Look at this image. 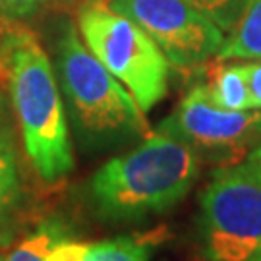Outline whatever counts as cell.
Listing matches in <instances>:
<instances>
[{
    "mask_svg": "<svg viewBox=\"0 0 261 261\" xmlns=\"http://www.w3.org/2000/svg\"><path fill=\"white\" fill-rule=\"evenodd\" d=\"M56 80L87 145H118L153 134L130 91L85 47L72 23H64L56 39Z\"/></svg>",
    "mask_w": 261,
    "mask_h": 261,
    "instance_id": "obj_3",
    "label": "cell"
},
{
    "mask_svg": "<svg viewBox=\"0 0 261 261\" xmlns=\"http://www.w3.org/2000/svg\"><path fill=\"white\" fill-rule=\"evenodd\" d=\"M89 2H93V0H89Z\"/></svg>",
    "mask_w": 261,
    "mask_h": 261,
    "instance_id": "obj_22",
    "label": "cell"
},
{
    "mask_svg": "<svg viewBox=\"0 0 261 261\" xmlns=\"http://www.w3.org/2000/svg\"><path fill=\"white\" fill-rule=\"evenodd\" d=\"M109 6L136 21L178 72H196L224 43V31L186 0H111Z\"/></svg>",
    "mask_w": 261,
    "mask_h": 261,
    "instance_id": "obj_6",
    "label": "cell"
},
{
    "mask_svg": "<svg viewBox=\"0 0 261 261\" xmlns=\"http://www.w3.org/2000/svg\"><path fill=\"white\" fill-rule=\"evenodd\" d=\"M246 77H248L253 111H261V60L246 62Z\"/></svg>",
    "mask_w": 261,
    "mask_h": 261,
    "instance_id": "obj_16",
    "label": "cell"
},
{
    "mask_svg": "<svg viewBox=\"0 0 261 261\" xmlns=\"http://www.w3.org/2000/svg\"><path fill=\"white\" fill-rule=\"evenodd\" d=\"M209 261H261V180L248 163L215 170L199 199Z\"/></svg>",
    "mask_w": 261,
    "mask_h": 261,
    "instance_id": "obj_5",
    "label": "cell"
},
{
    "mask_svg": "<svg viewBox=\"0 0 261 261\" xmlns=\"http://www.w3.org/2000/svg\"><path fill=\"white\" fill-rule=\"evenodd\" d=\"M186 2L199 10L201 14H205L223 31L230 33L248 0H186Z\"/></svg>",
    "mask_w": 261,
    "mask_h": 261,
    "instance_id": "obj_13",
    "label": "cell"
},
{
    "mask_svg": "<svg viewBox=\"0 0 261 261\" xmlns=\"http://www.w3.org/2000/svg\"><path fill=\"white\" fill-rule=\"evenodd\" d=\"M2 85L10 93L31 167L45 182L68 176L75 161L60 85L45 48L29 29L19 33Z\"/></svg>",
    "mask_w": 261,
    "mask_h": 261,
    "instance_id": "obj_2",
    "label": "cell"
},
{
    "mask_svg": "<svg viewBox=\"0 0 261 261\" xmlns=\"http://www.w3.org/2000/svg\"><path fill=\"white\" fill-rule=\"evenodd\" d=\"M159 130L186 141L201 159L230 167L259 141L261 111L219 109L209 101L203 85L197 84L184 95L176 111L161 122Z\"/></svg>",
    "mask_w": 261,
    "mask_h": 261,
    "instance_id": "obj_7",
    "label": "cell"
},
{
    "mask_svg": "<svg viewBox=\"0 0 261 261\" xmlns=\"http://www.w3.org/2000/svg\"><path fill=\"white\" fill-rule=\"evenodd\" d=\"M47 0H0V10L10 18L29 16Z\"/></svg>",
    "mask_w": 261,
    "mask_h": 261,
    "instance_id": "obj_17",
    "label": "cell"
},
{
    "mask_svg": "<svg viewBox=\"0 0 261 261\" xmlns=\"http://www.w3.org/2000/svg\"><path fill=\"white\" fill-rule=\"evenodd\" d=\"M19 205H21V176L12 140L0 143V248L16 238Z\"/></svg>",
    "mask_w": 261,
    "mask_h": 261,
    "instance_id": "obj_9",
    "label": "cell"
},
{
    "mask_svg": "<svg viewBox=\"0 0 261 261\" xmlns=\"http://www.w3.org/2000/svg\"><path fill=\"white\" fill-rule=\"evenodd\" d=\"M85 47L120 82L143 112L168 91L170 64L143 29L107 2H87L77 14Z\"/></svg>",
    "mask_w": 261,
    "mask_h": 261,
    "instance_id": "obj_4",
    "label": "cell"
},
{
    "mask_svg": "<svg viewBox=\"0 0 261 261\" xmlns=\"http://www.w3.org/2000/svg\"><path fill=\"white\" fill-rule=\"evenodd\" d=\"M203 74V89L209 101L224 111H253L248 89L246 62L223 60L213 56L199 70Z\"/></svg>",
    "mask_w": 261,
    "mask_h": 261,
    "instance_id": "obj_8",
    "label": "cell"
},
{
    "mask_svg": "<svg viewBox=\"0 0 261 261\" xmlns=\"http://www.w3.org/2000/svg\"><path fill=\"white\" fill-rule=\"evenodd\" d=\"M87 252H89V244L62 238L48 250L45 261H85Z\"/></svg>",
    "mask_w": 261,
    "mask_h": 261,
    "instance_id": "obj_15",
    "label": "cell"
},
{
    "mask_svg": "<svg viewBox=\"0 0 261 261\" xmlns=\"http://www.w3.org/2000/svg\"><path fill=\"white\" fill-rule=\"evenodd\" d=\"M2 141H10V130H8V116H6V109H4V99L0 95V143Z\"/></svg>",
    "mask_w": 261,
    "mask_h": 261,
    "instance_id": "obj_18",
    "label": "cell"
},
{
    "mask_svg": "<svg viewBox=\"0 0 261 261\" xmlns=\"http://www.w3.org/2000/svg\"><path fill=\"white\" fill-rule=\"evenodd\" d=\"M93 2H107V4H109V2H111V0H93Z\"/></svg>",
    "mask_w": 261,
    "mask_h": 261,
    "instance_id": "obj_20",
    "label": "cell"
},
{
    "mask_svg": "<svg viewBox=\"0 0 261 261\" xmlns=\"http://www.w3.org/2000/svg\"><path fill=\"white\" fill-rule=\"evenodd\" d=\"M0 261H4V255H2V253H0Z\"/></svg>",
    "mask_w": 261,
    "mask_h": 261,
    "instance_id": "obj_21",
    "label": "cell"
},
{
    "mask_svg": "<svg viewBox=\"0 0 261 261\" xmlns=\"http://www.w3.org/2000/svg\"><path fill=\"white\" fill-rule=\"evenodd\" d=\"M21 25H18L14 18L6 16L2 10H0V84L4 82V75L8 70L10 55L14 50V45L18 41L19 33H21Z\"/></svg>",
    "mask_w": 261,
    "mask_h": 261,
    "instance_id": "obj_14",
    "label": "cell"
},
{
    "mask_svg": "<svg viewBox=\"0 0 261 261\" xmlns=\"http://www.w3.org/2000/svg\"><path fill=\"white\" fill-rule=\"evenodd\" d=\"M217 58L261 60V0H248Z\"/></svg>",
    "mask_w": 261,
    "mask_h": 261,
    "instance_id": "obj_10",
    "label": "cell"
},
{
    "mask_svg": "<svg viewBox=\"0 0 261 261\" xmlns=\"http://www.w3.org/2000/svg\"><path fill=\"white\" fill-rule=\"evenodd\" d=\"M66 238V230L56 221L43 223L37 230L23 236L6 255L4 261H45L48 250L58 240Z\"/></svg>",
    "mask_w": 261,
    "mask_h": 261,
    "instance_id": "obj_12",
    "label": "cell"
},
{
    "mask_svg": "<svg viewBox=\"0 0 261 261\" xmlns=\"http://www.w3.org/2000/svg\"><path fill=\"white\" fill-rule=\"evenodd\" d=\"M201 161L192 145L153 132L136 149L112 157L87 182L97 217L112 223L143 221L178 205L199 178Z\"/></svg>",
    "mask_w": 261,
    "mask_h": 261,
    "instance_id": "obj_1",
    "label": "cell"
},
{
    "mask_svg": "<svg viewBox=\"0 0 261 261\" xmlns=\"http://www.w3.org/2000/svg\"><path fill=\"white\" fill-rule=\"evenodd\" d=\"M155 244L149 236H116L89 244L85 261H149Z\"/></svg>",
    "mask_w": 261,
    "mask_h": 261,
    "instance_id": "obj_11",
    "label": "cell"
},
{
    "mask_svg": "<svg viewBox=\"0 0 261 261\" xmlns=\"http://www.w3.org/2000/svg\"><path fill=\"white\" fill-rule=\"evenodd\" d=\"M246 163L250 165V168H252L253 172L257 174V178L261 180V143L252 151V153H250V155H248Z\"/></svg>",
    "mask_w": 261,
    "mask_h": 261,
    "instance_id": "obj_19",
    "label": "cell"
}]
</instances>
